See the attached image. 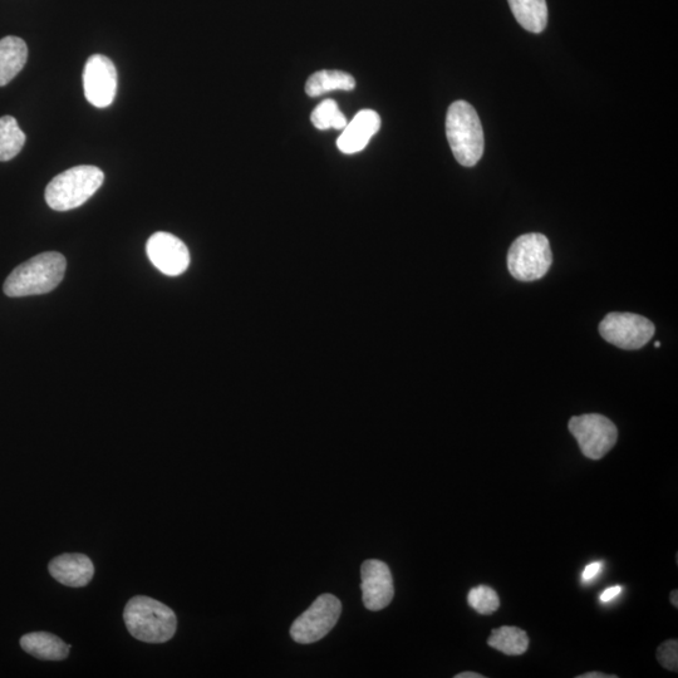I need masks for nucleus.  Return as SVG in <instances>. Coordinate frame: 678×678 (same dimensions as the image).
<instances>
[{"mask_svg": "<svg viewBox=\"0 0 678 678\" xmlns=\"http://www.w3.org/2000/svg\"><path fill=\"white\" fill-rule=\"evenodd\" d=\"M552 263V249L548 238L543 234L522 235L509 249V272L522 282L542 279L552 267Z\"/></svg>", "mask_w": 678, "mask_h": 678, "instance_id": "nucleus-5", "label": "nucleus"}, {"mask_svg": "<svg viewBox=\"0 0 678 678\" xmlns=\"http://www.w3.org/2000/svg\"><path fill=\"white\" fill-rule=\"evenodd\" d=\"M28 47L22 38L0 39V87L7 86L26 66Z\"/></svg>", "mask_w": 678, "mask_h": 678, "instance_id": "nucleus-15", "label": "nucleus"}, {"mask_svg": "<svg viewBox=\"0 0 678 678\" xmlns=\"http://www.w3.org/2000/svg\"><path fill=\"white\" fill-rule=\"evenodd\" d=\"M655 346L658 348V347L661 346V343H660V342H656V345H655Z\"/></svg>", "mask_w": 678, "mask_h": 678, "instance_id": "nucleus-28", "label": "nucleus"}, {"mask_svg": "<svg viewBox=\"0 0 678 678\" xmlns=\"http://www.w3.org/2000/svg\"><path fill=\"white\" fill-rule=\"evenodd\" d=\"M455 678H485V676L476 672H463L459 673V675H456Z\"/></svg>", "mask_w": 678, "mask_h": 678, "instance_id": "nucleus-26", "label": "nucleus"}, {"mask_svg": "<svg viewBox=\"0 0 678 678\" xmlns=\"http://www.w3.org/2000/svg\"><path fill=\"white\" fill-rule=\"evenodd\" d=\"M48 571L63 586L80 588L87 586L95 576L92 560L85 554H62L51 560Z\"/></svg>", "mask_w": 678, "mask_h": 678, "instance_id": "nucleus-13", "label": "nucleus"}, {"mask_svg": "<svg viewBox=\"0 0 678 678\" xmlns=\"http://www.w3.org/2000/svg\"><path fill=\"white\" fill-rule=\"evenodd\" d=\"M469 606L480 614H493L500 607V598L493 588L478 586L469 592Z\"/></svg>", "mask_w": 678, "mask_h": 678, "instance_id": "nucleus-21", "label": "nucleus"}, {"mask_svg": "<svg viewBox=\"0 0 678 678\" xmlns=\"http://www.w3.org/2000/svg\"><path fill=\"white\" fill-rule=\"evenodd\" d=\"M446 136L460 165L471 167L478 164L484 154V131L478 112L470 103H452L446 116Z\"/></svg>", "mask_w": 678, "mask_h": 678, "instance_id": "nucleus-3", "label": "nucleus"}, {"mask_svg": "<svg viewBox=\"0 0 678 678\" xmlns=\"http://www.w3.org/2000/svg\"><path fill=\"white\" fill-rule=\"evenodd\" d=\"M677 596H678L677 591H673V592L671 593V603H672L673 606H675L676 608L678 607Z\"/></svg>", "mask_w": 678, "mask_h": 678, "instance_id": "nucleus-27", "label": "nucleus"}, {"mask_svg": "<svg viewBox=\"0 0 678 678\" xmlns=\"http://www.w3.org/2000/svg\"><path fill=\"white\" fill-rule=\"evenodd\" d=\"M66 268V258L62 254H39L13 270L4 283V293L11 298H21L52 292L60 286Z\"/></svg>", "mask_w": 678, "mask_h": 678, "instance_id": "nucleus-1", "label": "nucleus"}, {"mask_svg": "<svg viewBox=\"0 0 678 678\" xmlns=\"http://www.w3.org/2000/svg\"><path fill=\"white\" fill-rule=\"evenodd\" d=\"M105 180V174L96 166L81 165L57 175L46 189L49 208L68 211L80 208L97 193Z\"/></svg>", "mask_w": 678, "mask_h": 678, "instance_id": "nucleus-4", "label": "nucleus"}, {"mask_svg": "<svg viewBox=\"0 0 678 678\" xmlns=\"http://www.w3.org/2000/svg\"><path fill=\"white\" fill-rule=\"evenodd\" d=\"M603 563L602 562H593L591 564H588L586 568H584V571L582 573V581L584 583H589L594 581L599 574L602 573L603 571Z\"/></svg>", "mask_w": 678, "mask_h": 678, "instance_id": "nucleus-23", "label": "nucleus"}, {"mask_svg": "<svg viewBox=\"0 0 678 678\" xmlns=\"http://www.w3.org/2000/svg\"><path fill=\"white\" fill-rule=\"evenodd\" d=\"M381 129V117L376 111L362 110L357 113L350 124L343 129L337 146L346 155L357 154L371 141Z\"/></svg>", "mask_w": 678, "mask_h": 678, "instance_id": "nucleus-12", "label": "nucleus"}, {"mask_svg": "<svg viewBox=\"0 0 678 678\" xmlns=\"http://www.w3.org/2000/svg\"><path fill=\"white\" fill-rule=\"evenodd\" d=\"M569 431L576 437L584 456L591 460H601L616 445L618 431L616 425L606 416L587 414L572 417Z\"/></svg>", "mask_w": 678, "mask_h": 678, "instance_id": "nucleus-7", "label": "nucleus"}, {"mask_svg": "<svg viewBox=\"0 0 678 678\" xmlns=\"http://www.w3.org/2000/svg\"><path fill=\"white\" fill-rule=\"evenodd\" d=\"M124 619L131 635L146 643L170 641L178 628V619L173 609L145 596L130 599L125 607Z\"/></svg>", "mask_w": 678, "mask_h": 678, "instance_id": "nucleus-2", "label": "nucleus"}, {"mask_svg": "<svg viewBox=\"0 0 678 678\" xmlns=\"http://www.w3.org/2000/svg\"><path fill=\"white\" fill-rule=\"evenodd\" d=\"M510 9L520 26L532 33H542L548 24L545 0H508Z\"/></svg>", "mask_w": 678, "mask_h": 678, "instance_id": "nucleus-16", "label": "nucleus"}, {"mask_svg": "<svg viewBox=\"0 0 678 678\" xmlns=\"http://www.w3.org/2000/svg\"><path fill=\"white\" fill-rule=\"evenodd\" d=\"M21 646L29 655L46 661L66 660L71 646L48 632H33L21 638Z\"/></svg>", "mask_w": 678, "mask_h": 678, "instance_id": "nucleus-14", "label": "nucleus"}, {"mask_svg": "<svg viewBox=\"0 0 678 678\" xmlns=\"http://www.w3.org/2000/svg\"><path fill=\"white\" fill-rule=\"evenodd\" d=\"M363 603L370 611L386 608L395 596L390 568L381 560H366L361 569Z\"/></svg>", "mask_w": 678, "mask_h": 678, "instance_id": "nucleus-11", "label": "nucleus"}, {"mask_svg": "<svg viewBox=\"0 0 678 678\" xmlns=\"http://www.w3.org/2000/svg\"><path fill=\"white\" fill-rule=\"evenodd\" d=\"M599 333L608 343L622 350H640L655 336V326L635 313H609L599 324Z\"/></svg>", "mask_w": 678, "mask_h": 678, "instance_id": "nucleus-8", "label": "nucleus"}, {"mask_svg": "<svg viewBox=\"0 0 678 678\" xmlns=\"http://www.w3.org/2000/svg\"><path fill=\"white\" fill-rule=\"evenodd\" d=\"M312 124L318 130H343L348 124L346 116L339 110L336 101L326 100L316 107L311 116Z\"/></svg>", "mask_w": 678, "mask_h": 678, "instance_id": "nucleus-20", "label": "nucleus"}, {"mask_svg": "<svg viewBox=\"0 0 678 678\" xmlns=\"http://www.w3.org/2000/svg\"><path fill=\"white\" fill-rule=\"evenodd\" d=\"M83 88L87 101L98 108H105L115 101L117 71L110 58L93 54L83 71Z\"/></svg>", "mask_w": 678, "mask_h": 678, "instance_id": "nucleus-9", "label": "nucleus"}, {"mask_svg": "<svg viewBox=\"0 0 678 678\" xmlns=\"http://www.w3.org/2000/svg\"><path fill=\"white\" fill-rule=\"evenodd\" d=\"M657 660L661 663L662 667L667 668V670L675 671L678 670V645L676 640H670L665 643H662L657 650Z\"/></svg>", "mask_w": 678, "mask_h": 678, "instance_id": "nucleus-22", "label": "nucleus"}, {"mask_svg": "<svg viewBox=\"0 0 678 678\" xmlns=\"http://www.w3.org/2000/svg\"><path fill=\"white\" fill-rule=\"evenodd\" d=\"M614 675H604L602 672H588L584 675L578 676V678H616Z\"/></svg>", "mask_w": 678, "mask_h": 678, "instance_id": "nucleus-25", "label": "nucleus"}, {"mask_svg": "<svg viewBox=\"0 0 678 678\" xmlns=\"http://www.w3.org/2000/svg\"><path fill=\"white\" fill-rule=\"evenodd\" d=\"M355 87V78L350 73L324 70L308 78L306 92L308 96L317 97L332 91H352Z\"/></svg>", "mask_w": 678, "mask_h": 678, "instance_id": "nucleus-17", "label": "nucleus"}, {"mask_svg": "<svg viewBox=\"0 0 678 678\" xmlns=\"http://www.w3.org/2000/svg\"><path fill=\"white\" fill-rule=\"evenodd\" d=\"M342 603L333 594H322L306 612L294 621L291 636L301 645H309L322 640L341 617Z\"/></svg>", "mask_w": 678, "mask_h": 678, "instance_id": "nucleus-6", "label": "nucleus"}, {"mask_svg": "<svg viewBox=\"0 0 678 678\" xmlns=\"http://www.w3.org/2000/svg\"><path fill=\"white\" fill-rule=\"evenodd\" d=\"M146 252L154 267L169 277H178L189 268V249L173 234L160 232L152 235L146 244Z\"/></svg>", "mask_w": 678, "mask_h": 678, "instance_id": "nucleus-10", "label": "nucleus"}, {"mask_svg": "<svg viewBox=\"0 0 678 678\" xmlns=\"http://www.w3.org/2000/svg\"><path fill=\"white\" fill-rule=\"evenodd\" d=\"M488 645L506 656H520L528 651L529 637L518 627L504 626L491 632Z\"/></svg>", "mask_w": 678, "mask_h": 678, "instance_id": "nucleus-18", "label": "nucleus"}, {"mask_svg": "<svg viewBox=\"0 0 678 678\" xmlns=\"http://www.w3.org/2000/svg\"><path fill=\"white\" fill-rule=\"evenodd\" d=\"M622 591L623 588L621 586L607 588L606 591H603L601 594V602L602 603L612 602L613 599H616L619 596V594L622 593Z\"/></svg>", "mask_w": 678, "mask_h": 678, "instance_id": "nucleus-24", "label": "nucleus"}, {"mask_svg": "<svg viewBox=\"0 0 678 678\" xmlns=\"http://www.w3.org/2000/svg\"><path fill=\"white\" fill-rule=\"evenodd\" d=\"M26 140V134L14 117H0V161L14 159L22 151Z\"/></svg>", "mask_w": 678, "mask_h": 678, "instance_id": "nucleus-19", "label": "nucleus"}]
</instances>
